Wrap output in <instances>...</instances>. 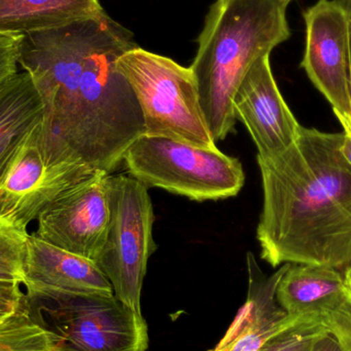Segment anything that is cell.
<instances>
[{"mask_svg": "<svg viewBox=\"0 0 351 351\" xmlns=\"http://www.w3.org/2000/svg\"><path fill=\"white\" fill-rule=\"evenodd\" d=\"M135 35L101 16L23 36L20 67L32 78L62 138L92 174H111L145 133L143 114L117 60Z\"/></svg>", "mask_w": 351, "mask_h": 351, "instance_id": "cell-1", "label": "cell"}, {"mask_svg": "<svg viewBox=\"0 0 351 351\" xmlns=\"http://www.w3.org/2000/svg\"><path fill=\"white\" fill-rule=\"evenodd\" d=\"M344 133L301 127L292 146L257 158L263 206L257 227L261 258L351 270V166Z\"/></svg>", "mask_w": 351, "mask_h": 351, "instance_id": "cell-2", "label": "cell"}, {"mask_svg": "<svg viewBox=\"0 0 351 351\" xmlns=\"http://www.w3.org/2000/svg\"><path fill=\"white\" fill-rule=\"evenodd\" d=\"M291 0H214L197 37L192 72L215 141L234 129L233 99L250 68L291 37Z\"/></svg>", "mask_w": 351, "mask_h": 351, "instance_id": "cell-3", "label": "cell"}, {"mask_svg": "<svg viewBox=\"0 0 351 351\" xmlns=\"http://www.w3.org/2000/svg\"><path fill=\"white\" fill-rule=\"evenodd\" d=\"M90 175L43 114L0 156V216L28 229L60 194Z\"/></svg>", "mask_w": 351, "mask_h": 351, "instance_id": "cell-4", "label": "cell"}, {"mask_svg": "<svg viewBox=\"0 0 351 351\" xmlns=\"http://www.w3.org/2000/svg\"><path fill=\"white\" fill-rule=\"evenodd\" d=\"M117 65L141 107L145 135L206 149L218 148L206 123L191 68L139 45L123 53Z\"/></svg>", "mask_w": 351, "mask_h": 351, "instance_id": "cell-5", "label": "cell"}, {"mask_svg": "<svg viewBox=\"0 0 351 351\" xmlns=\"http://www.w3.org/2000/svg\"><path fill=\"white\" fill-rule=\"evenodd\" d=\"M130 176L195 202L237 195L245 184L243 165L220 150L158 136H140L123 154Z\"/></svg>", "mask_w": 351, "mask_h": 351, "instance_id": "cell-6", "label": "cell"}, {"mask_svg": "<svg viewBox=\"0 0 351 351\" xmlns=\"http://www.w3.org/2000/svg\"><path fill=\"white\" fill-rule=\"evenodd\" d=\"M108 231L97 261L121 302L141 311L148 260L156 250L154 212L148 187L132 176L109 177Z\"/></svg>", "mask_w": 351, "mask_h": 351, "instance_id": "cell-7", "label": "cell"}, {"mask_svg": "<svg viewBox=\"0 0 351 351\" xmlns=\"http://www.w3.org/2000/svg\"><path fill=\"white\" fill-rule=\"evenodd\" d=\"M36 304L57 336L56 351L147 350L143 315L114 295H80Z\"/></svg>", "mask_w": 351, "mask_h": 351, "instance_id": "cell-8", "label": "cell"}, {"mask_svg": "<svg viewBox=\"0 0 351 351\" xmlns=\"http://www.w3.org/2000/svg\"><path fill=\"white\" fill-rule=\"evenodd\" d=\"M306 43L301 67L331 104L344 131L351 130L350 30L339 0H317L304 14Z\"/></svg>", "mask_w": 351, "mask_h": 351, "instance_id": "cell-9", "label": "cell"}, {"mask_svg": "<svg viewBox=\"0 0 351 351\" xmlns=\"http://www.w3.org/2000/svg\"><path fill=\"white\" fill-rule=\"evenodd\" d=\"M110 175L101 171L94 173L60 194L37 217L35 234L97 263L110 218Z\"/></svg>", "mask_w": 351, "mask_h": 351, "instance_id": "cell-10", "label": "cell"}, {"mask_svg": "<svg viewBox=\"0 0 351 351\" xmlns=\"http://www.w3.org/2000/svg\"><path fill=\"white\" fill-rule=\"evenodd\" d=\"M269 57L253 64L233 99L235 119L247 128L260 158H274L288 149L302 127L280 94Z\"/></svg>", "mask_w": 351, "mask_h": 351, "instance_id": "cell-11", "label": "cell"}, {"mask_svg": "<svg viewBox=\"0 0 351 351\" xmlns=\"http://www.w3.org/2000/svg\"><path fill=\"white\" fill-rule=\"evenodd\" d=\"M23 286L26 296L38 304L80 295H114L96 262L51 245L34 232L27 239Z\"/></svg>", "mask_w": 351, "mask_h": 351, "instance_id": "cell-12", "label": "cell"}, {"mask_svg": "<svg viewBox=\"0 0 351 351\" xmlns=\"http://www.w3.org/2000/svg\"><path fill=\"white\" fill-rule=\"evenodd\" d=\"M290 265L286 263L266 276L254 254L247 252V300L224 337L210 351H258L271 336L300 317L287 313L276 299L278 282Z\"/></svg>", "mask_w": 351, "mask_h": 351, "instance_id": "cell-13", "label": "cell"}, {"mask_svg": "<svg viewBox=\"0 0 351 351\" xmlns=\"http://www.w3.org/2000/svg\"><path fill=\"white\" fill-rule=\"evenodd\" d=\"M351 296L346 274L335 268L291 264L278 282L276 299L289 315L325 317Z\"/></svg>", "mask_w": 351, "mask_h": 351, "instance_id": "cell-14", "label": "cell"}, {"mask_svg": "<svg viewBox=\"0 0 351 351\" xmlns=\"http://www.w3.org/2000/svg\"><path fill=\"white\" fill-rule=\"evenodd\" d=\"M104 12L99 0H0V34L25 36Z\"/></svg>", "mask_w": 351, "mask_h": 351, "instance_id": "cell-15", "label": "cell"}, {"mask_svg": "<svg viewBox=\"0 0 351 351\" xmlns=\"http://www.w3.org/2000/svg\"><path fill=\"white\" fill-rule=\"evenodd\" d=\"M43 114L40 94L31 76L21 69L0 90V156Z\"/></svg>", "mask_w": 351, "mask_h": 351, "instance_id": "cell-16", "label": "cell"}, {"mask_svg": "<svg viewBox=\"0 0 351 351\" xmlns=\"http://www.w3.org/2000/svg\"><path fill=\"white\" fill-rule=\"evenodd\" d=\"M57 336L36 303L26 294L0 322V351H56Z\"/></svg>", "mask_w": 351, "mask_h": 351, "instance_id": "cell-17", "label": "cell"}, {"mask_svg": "<svg viewBox=\"0 0 351 351\" xmlns=\"http://www.w3.org/2000/svg\"><path fill=\"white\" fill-rule=\"evenodd\" d=\"M28 229L0 216V282L21 285L24 282V260Z\"/></svg>", "mask_w": 351, "mask_h": 351, "instance_id": "cell-18", "label": "cell"}, {"mask_svg": "<svg viewBox=\"0 0 351 351\" xmlns=\"http://www.w3.org/2000/svg\"><path fill=\"white\" fill-rule=\"evenodd\" d=\"M328 331L323 317H300L271 336L258 351H311Z\"/></svg>", "mask_w": 351, "mask_h": 351, "instance_id": "cell-19", "label": "cell"}, {"mask_svg": "<svg viewBox=\"0 0 351 351\" xmlns=\"http://www.w3.org/2000/svg\"><path fill=\"white\" fill-rule=\"evenodd\" d=\"M21 35L0 34V90L20 72Z\"/></svg>", "mask_w": 351, "mask_h": 351, "instance_id": "cell-20", "label": "cell"}, {"mask_svg": "<svg viewBox=\"0 0 351 351\" xmlns=\"http://www.w3.org/2000/svg\"><path fill=\"white\" fill-rule=\"evenodd\" d=\"M330 332L335 334L351 351V296L333 313L324 317Z\"/></svg>", "mask_w": 351, "mask_h": 351, "instance_id": "cell-21", "label": "cell"}, {"mask_svg": "<svg viewBox=\"0 0 351 351\" xmlns=\"http://www.w3.org/2000/svg\"><path fill=\"white\" fill-rule=\"evenodd\" d=\"M24 295L21 285L0 282V322L14 313Z\"/></svg>", "mask_w": 351, "mask_h": 351, "instance_id": "cell-22", "label": "cell"}, {"mask_svg": "<svg viewBox=\"0 0 351 351\" xmlns=\"http://www.w3.org/2000/svg\"><path fill=\"white\" fill-rule=\"evenodd\" d=\"M311 351H350L346 346L342 343L341 340L328 331L327 333L322 335L313 344Z\"/></svg>", "mask_w": 351, "mask_h": 351, "instance_id": "cell-23", "label": "cell"}, {"mask_svg": "<svg viewBox=\"0 0 351 351\" xmlns=\"http://www.w3.org/2000/svg\"><path fill=\"white\" fill-rule=\"evenodd\" d=\"M343 133L344 139L341 146V152L351 166V130L343 131Z\"/></svg>", "mask_w": 351, "mask_h": 351, "instance_id": "cell-24", "label": "cell"}, {"mask_svg": "<svg viewBox=\"0 0 351 351\" xmlns=\"http://www.w3.org/2000/svg\"><path fill=\"white\" fill-rule=\"evenodd\" d=\"M343 8H346L348 18V30H350V78H351V0H339Z\"/></svg>", "mask_w": 351, "mask_h": 351, "instance_id": "cell-25", "label": "cell"}, {"mask_svg": "<svg viewBox=\"0 0 351 351\" xmlns=\"http://www.w3.org/2000/svg\"><path fill=\"white\" fill-rule=\"evenodd\" d=\"M346 280H348V286H350V291H351V270L350 271H348V274H346Z\"/></svg>", "mask_w": 351, "mask_h": 351, "instance_id": "cell-26", "label": "cell"}]
</instances>
